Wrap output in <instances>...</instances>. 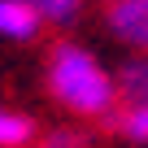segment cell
Returning a JSON list of instances; mask_svg holds the SVG:
<instances>
[{
	"mask_svg": "<svg viewBox=\"0 0 148 148\" xmlns=\"http://www.w3.org/2000/svg\"><path fill=\"white\" fill-rule=\"evenodd\" d=\"M44 83L61 109L79 113V118H109L118 109V79L83 44H70V39L52 44L48 65H44Z\"/></svg>",
	"mask_w": 148,
	"mask_h": 148,
	"instance_id": "obj_1",
	"label": "cell"
},
{
	"mask_svg": "<svg viewBox=\"0 0 148 148\" xmlns=\"http://www.w3.org/2000/svg\"><path fill=\"white\" fill-rule=\"evenodd\" d=\"M105 26L118 44L148 57V0H105Z\"/></svg>",
	"mask_w": 148,
	"mask_h": 148,
	"instance_id": "obj_2",
	"label": "cell"
},
{
	"mask_svg": "<svg viewBox=\"0 0 148 148\" xmlns=\"http://www.w3.org/2000/svg\"><path fill=\"white\" fill-rule=\"evenodd\" d=\"M105 126H109L118 139H126V144H135V148H148V105L122 100V105L105 118Z\"/></svg>",
	"mask_w": 148,
	"mask_h": 148,
	"instance_id": "obj_3",
	"label": "cell"
},
{
	"mask_svg": "<svg viewBox=\"0 0 148 148\" xmlns=\"http://www.w3.org/2000/svg\"><path fill=\"white\" fill-rule=\"evenodd\" d=\"M39 31H44V22H39L26 5H18V0H0V39L26 44V39H35Z\"/></svg>",
	"mask_w": 148,
	"mask_h": 148,
	"instance_id": "obj_4",
	"label": "cell"
},
{
	"mask_svg": "<svg viewBox=\"0 0 148 148\" xmlns=\"http://www.w3.org/2000/svg\"><path fill=\"white\" fill-rule=\"evenodd\" d=\"M35 135H39V126L31 113L0 109V148H26V144H35Z\"/></svg>",
	"mask_w": 148,
	"mask_h": 148,
	"instance_id": "obj_5",
	"label": "cell"
},
{
	"mask_svg": "<svg viewBox=\"0 0 148 148\" xmlns=\"http://www.w3.org/2000/svg\"><path fill=\"white\" fill-rule=\"evenodd\" d=\"M113 79H118V100L148 105V57H131Z\"/></svg>",
	"mask_w": 148,
	"mask_h": 148,
	"instance_id": "obj_6",
	"label": "cell"
},
{
	"mask_svg": "<svg viewBox=\"0 0 148 148\" xmlns=\"http://www.w3.org/2000/svg\"><path fill=\"white\" fill-rule=\"evenodd\" d=\"M18 5H26L48 26H70V22H79V13H83V0H18Z\"/></svg>",
	"mask_w": 148,
	"mask_h": 148,
	"instance_id": "obj_7",
	"label": "cell"
},
{
	"mask_svg": "<svg viewBox=\"0 0 148 148\" xmlns=\"http://www.w3.org/2000/svg\"><path fill=\"white\" fill-rule=\"evenodd\" d=\"M39 148H92V139L79 126H52V131H44Z\"/></svg>",
	"mask_w": 148,
	"mask_h": 148,
	"instance_id": "obj_8",
	"label": "cell"
}]
</instances>
